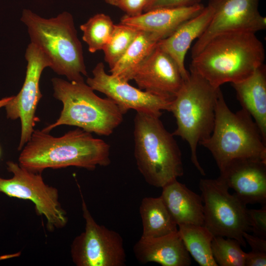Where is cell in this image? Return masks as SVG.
<instances>
[{
	"mask_svg": "<svg viewBox=\"0 0 266 266\" xmlns=\"http://www.w3.org/2000/svg\"><path fill=\"white\" fill-rule=\"evenodd\" d=\"M133 80L141 90L172 99L185 80L175 61L157 44Z\"/></svg>",
	"mask_w": 266,
	"mask_h": 266,
	"instance_id": "cell-14",
	"label": "cell"
},
{
	"mask_svg": "<svg viewBox=\"0 0 266 266\" xmlns=\"http://www.w3.org/2000/svg\"><path fill=\"white\" fill-rule=\"evenodd\" d=\"M92 74V77L87 78L86 84L111 99L123 114L133 109L160 117L162 110L170 111L173 99L149 93L107 74L102 62L97 64Z\"/></svg>",
	"mask_w": 266,
	"mask_h": 266,
	"instance_id": "cell-13",
	"label": "cell"
},
{
	"mask_svg": "<svg viewBox=\"0 0 266 266\" xmlns=\"http://www.w3.org/2000/svg\"><path fill=\"white\" fill-rule=\"evenodd\" d=\"M21 20L27 27L31 43L46 55L55 73L69 81H84L83 76H87V71L82 46L70 13L45 18L26 9Z\"/></svg>",
	"mask_w": 266,
	"mask_h": 266,
	"instance_id": "cell-3",
	"label": "cell"
},
{
	"mask_svg": "<svg viewBox=\"0 0 266 266\" xmlns=\"http://www.w3.org/2000/svg\"><path fill=\"white\" fill-rule=\"evenodd\" d=\"M139 31L123 24L114 25L111 37L102 50L104 60L110 69L124 55Z\"/></svg>",
	"mask_w": 266,
	"mask_h": 266,
	"instance_id": "cell-25",
	"label": "cell"
},
{
	"mask_svg": "<svg viewBox=\"0 0 266 266\" xmlns=\"http://www.w3.org/2000/svg\"><path fill=\"white\" fill-rule=\"evenodd\" d=\"M110 150L103 139L79 128L60 137L34 130L18 160L19 165L35 173L71 166L94 170L98 166L110 165Z\"/></svg>",
	"mask_w": 266,
	"mask_h": 266,
	"instance_id": "cell-1",
	"label": "cell"
},
{
	"mask_svg": "<svg viewBox=\"0 0 266 266\" xmlns=\"http://www.w3.org/2000/svg\"><path fill=\"white\" fill-rule=\"evenodd\" d=\"M161 40L156 33L139 31L124 55L110 69V74L124 81L133 80L135 72Z\"/></svg>",
	"mask_w": 266,
	"mask_h": 266,
	"instance_id": "cell-21",
	"label": "cell"
},
{
	"mask_svg": "<svg viewBox=\"0 0 266 266\" xmlns=\"http://www.w3.org/2000/svg\"><path fill=\"white\" fill-rule=\"evenodd\" d=\"M109 4L114 6L115 0H104Z\"/></svg>",
	"mask_w": 266,
	"mask_h": 266,
	"instance_id": "cell-33",
	"label": "cell"
},
{
	"mask_svg": "<svg viewBox=\"0 0 266 266\" xmlns=\"http://www.w3.org/2000/svg\"><path fill=\"white\" fill-rule=\"evenodd\" d=\"M6 165L13 176L10 179L0 176V193L33 202L36 213L46 218L48 231L65 227L67 217L59 202L58 189L46 184L41 173L31 171L12 161L6 162Z\"/></svg>",
	"mask_w": 266,
	"mask_h": 266,
	"instance_id": "cell-9",
	"label": "cell"
},
{
	"mask_svg": "<svg viewBox=\"0 0 266 266\" xmlns=\"http://www.w3.org/2000/svg\"><path fill=\"white\" fill-rule=\"evenodd\" d=\"M259 0H209L213 13L207 28L192 49L197 55L214 36L228 32L256 33L266 28V18L259 11Z\"/></svg>",
	"mask_w": 266,
	"mask_h": 266,
	"instance_id": "cell-12",
	"label": "cell"
},
{
	"mask_svg": "<svg viewBox=\"0 0 266 266\" xmlns=\"http://www.w3.org/2000/svg\"><path fill=\"white\" fill-rule=\"evenodd\" d=\"M220 173L219 177L245 204L266 205V162L254 158L235 159Z\"/></svg>",
	"mask_w": 266,
	"mask_h": 266,
	"instance_id": "cell-15",
	"label": "cell"
},
{
	"mask_svg": "<svg viewBox=\"0 0 266 266\" xmlns=\"http://www.w3.org/2000/svg\"><path fill=\"white\" fill-rule=\"evenodd\" d=\"M114 25L110 17L104 13H97L80 26L83 32L82 39L92 53L102 50L109 41Z\"/></svg>",
	"mask_w": 266,
	"mask_h": 266,
	"instance_id": "cell-24",
	"label": "cell"
},
{
	"mask_svg": "<svg viewBox=\"0 0 266 266\" xmlns=\"http://www.w3.org/2000/svg\"><path fill=\"white\" fill-rule=\"evenodd\" d=\"M237 240L223 236H214L211 242L213 258L220 266H245L246 253Z\"/></svg>",
	"mask_w": 266,
	"mask_h": 266,
	"instance_id": "cell-26",
	"label": "cell"
},
{
	"mask_svg": "<svg viewBox=\"0 0 266 266\" xmlns=\"http://www.w3.org/2000/svg\"><path fill=\"white\" fill-rule=\"evenodd\" d=\"M199 188L203 206V226L214 236L234 238L246 247L243 236L250 231L245 204L219 177L200 179Z\"/></svg>",
	"mask_w": 266,
	"mask_h": 266,
	"instance_id": "cell-8",
	"label": "cell"
},
{
	"mask_svg": "<svg viewBox=\"0 0 266 266\" xmlns=\"http://www.w3.org/2000/svg\"><path fill=\"white\" fill-rule=\"evenodd\" d=\"M190 74L172 100L170 112L177 125L172 133L185 140L191 153V161L202 175L205 173L199 162L197 148L211 134L215 123V109L222 93L197 72Z\"/></svg>",
	"mask_w": 266,
	"mask_h": 266,
	"instance_id": "cell-6",
	"label": "cell"
},
{
	"mask_svg": "<svg viewBox=\"0 0 266 266\" xmlns=\"http://www.w3.org/2000/svg\"></svg>",
	"mask_w": 266,
	"mask_h": 266,
	"instance_id": "cell-34",
	"label": "cell"
},
{
	"mask_svg": "<svg viewBox=\"0 0 266 266\" xmlns=\"http://www.w3.org/2000/svg\"><path fill=\"white\" fill-rule=\"evenodd\" d=\"M264 45L256 33L232 32L210 40L195 57L190 70L198 73L211 85L241 81L264 64Z\"/></svg>",
	"mask_w": 266,
	"mask_h": 266,
	"instance_id": "cell-2",
	"label": "cell"
},
{
	"mask_svg": "<svg viewBox=\"0 0 266 266\" xmlns=\"http://www.w3.org/2000/svg\"><path fill=\"white\" fill-rule=\"evenodd\" d=\"M243 236L246 242L250 246L252 252L266 253V239L250 234L248 232L244 233Z\"/></svg>",
	"mask_w": 266,
	"mask_h": 266,
	"instance_id": "cell-30",
	"label": "cell"
},
{
	"mask_svg": "<svg viewBox=\"0 0 266 266\" xmlns=\"http://www.w3.org/2000/svg\"><path fill=\"white\" fill-rule=\"evenodd\" d=\"M242 108L253 118L266 142V67H259L246 79L231 84Z\"/></svg>",
	"mask_w": 266,
	"mask_h": 266,
	"instance_id": "cell-20",
	"label": "cell"
},
{
	"mask_svg": "<svg viewBox=\"0 0 266 266\" xmlns=\"http://www.w3.org/2000/svg\"><path fill=\"white\" fill-rule=\"evenodd\" d=\"M12 97L3 98L0 100V109L4 107L9 100L12 99Z\"/></svg>",
	"mask_w": 266,
	"mask_h": 266,
	"instance_id": "cell-32",
	"label": "cell"
},
{
	"mask_svg": "<svg viewBox=\"0 0 266 266\" xmlns=\"http://www.w3.org/2000/svg\"><path fill=\"white\" fill-rule=\"evenodd\" d=\"M160 117L136 112L134 156L137 168L150 185L163 188L184 174L182 154L172 133Z\"/></svg>",
	"mask_w": 266,
	"mask_h": 266,
	"instance_id": "cell-4",
	"label": "cell"
},
{
	"mask_svg": "<svg viewBox=\"0 0 266 266\" xmlns=\"http://www.w3.org/2000/svg\"><path fill=\"white\" fill-rule=\"evenodd\" d=\"M200 145L210 151L219 170L237 159L266 162V142L253 118L243 108L232 112L222 93L216 104L212 133Z\"/></svg>",
	"mask_w": 266,
	"mask_h": 266,
	"instance_id": "cell-7",
	"label": "cell"
},
{
	"mask_svg": "<svg viewBox=\"0 0 266 266\" xmlns=\"http://www.w3.org/2000/svg\"><path fill=\"white\" fill-rule=\"evenodd\" d=\"M51 82L53 96L63 105L59 118L42 130L49 133L61 125L76 126L99 135L108 136L123 122L124 114L111 99L98 96L84 81L57 77Z\"/></svg>",
	"mask_w": 266,
	"mask_h": 266,
	"instance_id": "cell-5",
	"label": "cell"
},
{
	"mask_svg": "<svg viewBox=\"0 0 266 266\" xmlns=\"http://www.w3.org/2000/svg\"><path fill=\"white\" fill-rule=\"evenodd\" d=\"M151 0H115L114 6L130 17L141 14Z\"/></svg>",
	"mask_w": 266,
	"mask_h": 266,
	"instance_id": "cell-28",
	"label": "cell"
},
{
	"mask_svg": "<svg viewBox=\"0 0 266 266\" xmlns=\"http://www.w3.org/2000/svg\"><path fill=\"white\" fill-rule=\"evenodd\" d=\"M85 230L73 239L70 249L77 266H123L126 254L123 239L117 232L98 224L89 210L80 188Z\"/></svg>",
	"mask_w": 266,
	"mask_h": 266,
	"instance_id": "cell-10",
	"label": "cell"
},
{
	"mask_svg": "<svg viewBox=\"0 0 266 266\" xmlns=\"http://www.w3.org/2000/svg\"><path fill=\"white\" fill-rule=\"evenodd\" d=\"M204 7L199 3L187 7L155 9L133 17L125 15L120 23L138 31L156 33L163 39L183 23L200 13Z\"/></svg>",
	"mask_w": 266,
	"mask_h": 266,
	"instance_id": "cell-17",
	"label": "cell"
},
{
	"mask_svg": "<svg viewBox=\"0 0 266 266\" xmlns=\"http://www.w3.org/2000/svg\"><path fill=\"white\" fill-rule=\"evenodd\" d=\"M250 231L254 235L266 239V205L261 209H247Z\"/></svg>",
	"mask_w": 266,
	"mask_h": 266,
	"instance_id": "cell-27",
	"label": "cell"
},
{
	"mask_svg": "<svg viewBox=\"0 0 266 266\" xmlns=\"http://www.w3.org/2000/svg\"><path fill=\"white\" fill-rule=\"evenodd\" d=\"M266 253H246L245 266H266Z\"/></svg>",
	"mask_w": 266,
	"mask_h": 266,
	"instance_id": "cell-31",
	"label": "cell"
},
{
	"mask_svg": "<svg viewBox=\"0 0 266 266\" xmlns=\"http://www.w3.org/2000/svg\"><path fill=\"white\" fill-rule=\"evenodd\" d=\"M133 251L141 263L154 262L162 266H189L191 258L178 231L162 236H141Z\"/></svg>",
	"mask_w": 266,
	"mask_h": 266,
	"instance_id": "cell-16",
	"label": "cell"
},
{
	"mask_svg": "<svg viewBox=\"0 0 266 266\" xmlns=\"http://www.w3.org/2000/svg\"><path fill=\"white\" fill-rule=\"evenodd\" d=\"M139 214L144 237H156L178 231L174 222L161 197H145L139 206Z\"/></svg>",
	"mask_w": 266,
	"mask_h": 266,
	"instance_id": "cell-22",
	"label": "cell"
},
{
	"mask_svg": "<svg viewBox=\"0 0 266 266\" xmlns=\"http://www.w3.org/2000/svg\"><path fill=\"white\" fill-rule=\"evenodd\" d=\"M27 62L26 76L18 94L4 106L8 118L20 119L21 131L18 150H21L30 139L35 125V111L42 98L39 81L43 70L50 67L46 55L36 45L30 43L26 50Z\"/></svg>",
	"mask_w": 266,
	"mask_h": 266,
	"instance_id": "cell-11",
	"label": "cell"
},
{
	"mask_svg": "<svg viewBox=\"0 0 266 266\" xmlns=\"http://www.w3.org/2000/svg\"><path fill=\"white\" fill-rule=\"evenodd\" d=\"M200 1L201 0H151L143 12L158 8L190 6L200 3Z\"/></svg>",
	"mask_w": 266,
	"mask_h": 266,
	"instance_id": "cell-29",
	"label": "cell"
},
{
	"mask_svg": "<svg viewBox=\"0 0 266 266\" xmlns=\"http://www.w3.org/2000/svg\"><path fill=\"white\" fill-rule=\"evenodd\" d=\"M213 11L208 5L197 16L187 20L171 34L159 41L157 45L177 63L185 80L190 72L185 66V58L192 42L205 31L212 19Z\"/></svg>",
	"mask_w": 266,
	"mask_h": 266,
	"instance_id": "cell-18",
	"label": "cell"
},
{
	"mask_svg": "<svg viewBox=\"0 0 266 266\" xmlns=\"http://www.w3.org/2000/svg\"><path fill=\"white\" fill-rule=\"evenodd\" d=\"M162 188L160 197L177 226H203V206L200 196L177 179Z\"/></svg>",
	"mask_w": 266,
	"mask_h": 266,
	"instance_id": "cell-19",
	"label": "cell"
},
{
	"mask_svg": "<svg viewBox=\"0 0 266 266\" xmlns=\"http://www.w3.org/2000/svg\"><path fill=\"white\" fill-rule=\"evenodd\" d=\"M178 231L190 255L200 266H218L211 249L214 235L205 227L184 224L178 226Z\"/></svg>",
	"mask_w": 266,
	"mask_h": 266,
	"instance_id": "cell-23",
	"label": "cell"
}]
</instances>
